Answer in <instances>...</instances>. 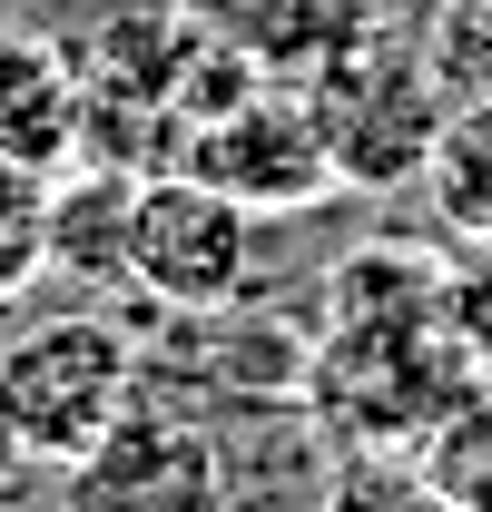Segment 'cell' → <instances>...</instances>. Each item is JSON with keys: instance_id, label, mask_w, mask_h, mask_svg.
<instances>
[{"instance_id": "6da1fadb", "label": "cell", "mask_w": 492, "mask_h": 512, "mask_svg": "<svg viewBox=\"0 0 492 512\" xmlns=\"http://www.w3.org/2000/svg\"><path fill=\"white\" fill-rule=\"evenodd\" d=\"M128 394H138V345L109 316H50L0 345V414L30 444V463H50V473H69L119 424Z\"/></svg>"}, {"instance_id": "5b68a950", "label": "cell", "mask_w": 492, "mask_h": 512, "mask_svg": "<svg viewBox=\"0 0 492 512\" xmlns=\"http://www.w3.org/2000/svg\"><path fill=\"white\" fill-rule=\"evenodd\" d=\"M424 178H433V207H443V227H453V237H483V247H492V99H473V109H453V119L433 128Z\"/></svg>"}, {"instance_id": "8992f818", "label": "cell", "mask_w": 492, "mask_h": 512, "mask_svg": "<svg viewBox=\"0 0 492 512\" xmlns=\"http://www.w3.org/2000/svg\"><path fill=\"white\" fill-rule=\"evenodd\" d=\"M207 148H246L256 168H246L227 197H246V207H296V197H315L325 188V148H315V128H296V119H246V128H217Z\"/></svg>"}, {"instance_id": "52a82bcc", "label": "cell", "mask_w": 492, "mask_h": 512, "mask_svg": "<svg viewBox=\"0 0 492 512\" xmlns=\"http://www.w3.org/2000/svg\"><path fill=\"white\" fill-rule=\"evenodd\" d=\"M20 473H30V444H20V434H10V414H0V493H10Z\"/></svg>"}, {"instance_id": "7a4b0ae2", "label": "cell", "mask_w": 492, "mask_h": 512, "mask_svg": "<svg viewBox=\"0 0 492 512\" xmlns=\"http://www.w3.org/2000/svg\"><path fill=\"white\" fill-rule=\"evenodd\" d=\"M256 217L266 207L207 188L197 168L187 178H148L138 207H128V276L168 316H227L256 286Z\"/></svg>"}, {"instance_id": "277c9868", "label": "cell", "mask_w": 492, "mask_h": 512, "mask_svg": "<svg viewBox=\"0 0 492 512\" xmlns=\"http://www.w3.org/2000/svg\"><path fill=\"white\" fill-rule=\"evenodd\" d=\"M69 138H79V79H60L40 40H0V158L50 168Z\"/></svg>"}, {"instance_id": "3957f363", "label": "cell", "mask_w": 492, "mask_h": 512, "mask_svg": "<svg viewBox=\"0 0 492 512\" xmlns=\"http://www.w3.org/2000/svg\"><path fill=\"white\" fill-rule=\"evenodd\" d=\"M69 512H227V444L197 414L128 404L69 463Z\"/></svg>"}]
</instances>
